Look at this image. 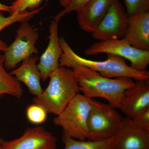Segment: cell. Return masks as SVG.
Instances as JSON below:
<instances>
[{"label":"cell","mask_w":149,"mask_h":149,"mask_svg":"<svg viewBox=\"0 0 149 149\" xmlns=\"http://www.w3.org/2000/svg\"><path fill=\"white\" fill-rule=\"evenodd\" d=\"M80 92L90 99L102 98L116 109H119L124 92L135 84L128 77L109 78L85 66L72 65Z\"/></svg>","instance_id":"obj_1"},{"label":"cell","mask_w":149,"mask_h":149,"mask_svg":"<svg viewBox=\"0 0 149 149\" xmlns=\"http://www.w3.org/2000/svg\"><path fill=\"white\" fill-rule=\"evenodd\" d=\"M62 53L59 62V66L70 68L74 65L85 66L109 78L128 77L136 80H149L148 70L140 71L126 64L125 59L118 56L107 54L104 61H96L84 58L77 55L68 45L64 37L59 38Z\"/></svg>","instance_id":"obj_2"},{"label":"cell","mask_w":149,"mask_h":149,"mask_svg":"<svg viewBox=\"0 0 149 149\" xmlns=\"http://www.w3.org/2000/svg\"><path fill=\"white\" fill-rule=\"evenodd\" d=\"M49 77L47 88L33 101L44 108L48 113L57 116L80 93V88L73 70L69 68L59 66Z\"/></svg>","instance_id":"obj_3"},{"label":"cell","mask_w":149,"mask_h":149,"mask_svg":"<svg viewBox=\"0 0 149 149\" xmlns=\"http://www.w3.org/2000/svg\"><path fill=\"white\" fill-rule=\"evenodd\" d=\"M93 99L80 93L54 118V124L61 127L63 135L80 141L88 139V123Z\"/></svg>","instance_id":"obj_4"},{"label":"cell","mask_w":149,"mask_h":149,"mask_svg":"<svg viewBox=\"0 0 149 149\" xmlns=\"http://www.w3.org/2000/svg\"><path fill=\"white\" fill-rule=\"evenodd\" d=\"M122 119L111 105L93 100L88 117L87 139L99 141L112 138L120 128Z\"/></svg>","instance_id":"obj_5"},{"label":"cell","mask_w":149,"mask_h":149,"mask_svg":"<svg viewBox=\"0 0 149 149\" xmlns=\"http://www.w3.org/2000/svg\"><path fill=\"white\" fill-rule=\"evenodd\" d=\"M101 54L114 55L128 60L130 66L138 71L147 70L149 64V51L136 49L124 38L99 41L92 44L85 52V55L88 56Z\"/></svg>","instance_id":"obj_6"},{"label":"cell","mask_w":149,"mask_h":149,"mask_svg":"<svg viewBox=\"0 0 149 149\" xmlns=\"http://www.w3.org/2000/svg\"><path fill=\"white\" fill-rule=\"evenodd\" d=\"M39 33L28 22L21 23L14 40L4 51V65L8 71L29 57L38 54L36 47Z\"/></svg>","instance_id":"obj_7"},{"label":"cell","mask_w":149,"mask_h":149,"mask_svg":"<svg viewBox=\"0 0 149 149\" xmlns=\"http://www.w3.org/2000/svg\"><path fill=\"white\" fill-rule=\"evenodd\" d=\"M128 22V17L122 5L118 0H114L92 36L98 41L123 38Z\"/></svg>","instance_id":"obj_8"},{"label":"cell","mask_w":149,"mask_h":149,"mask_svg":"<svg viewBox=\"0 0 149 149\" xmlns=\"http://www.w3.org/2000/svg\"><path fill=\"white\" fill-rule=\"evenodd\" d=\"M56 138L42 126L28 127L20 137L4 141V149H56Z\"/></svg>","instance_id":"obj_9"},{"label":"cell","mask_w":149,"mask_h":149,"mask_svg":"<svg viewBox=\"0 0 149 149\" xmlns=\"http://www.w3.org/2000/svg\"><path fill=\"white\" fill-rule=\"evenodd\" d=\"M119 109L127 118L133 119L149 110V80L136 81L126 90Z\"/></svg>","instance_id":"obj_10"},{"label":"cell","mask_w":149,"mask_h":149,"mask_svg":"<svg viewBox=\"0 0 149 149\" xmlns=\"http://www.w3.org/2000/svg\"><path fill=\"white\" fill-rule=\"evenodd\" d=\"M113 140L114 149H149V132L138 128L128 118H123Z\"/></svg>","instance_id":"obj_11"},{"label":"cell","mask_w":149,"mask_h":149,"mask_svg":"<svg viewBox=\"0 0 149 149\" xmlns=\"http://www.w3.org/2000/svg\"><path fill=\"white\" fill-rule=\"evenodd\" d=\"M58 22L54 19L51 21L49 44L37 64L43 81H45L59 67V62L62 51L58 37Z\"/></svg>","instance_id":"obj_12"},{"label":"cell","mask_w":149,"mask_h":149,"mask_svg":"<svg viewBox=\"0 0 149 149\" xmlns=\"http://www.w3.org/2000/svg\"><path fill=\"white\" fill-rule=\"evenodd\" d=\"M123 38L136 49L149 51V12L128 17Z\"/></svg>","instance_id":"obj_13"},{"label":"cell","mask_w":149,"mask_h":149,"mask_svg":"<svg viewBox=\"0 0 149 149\" xmlns=\"http://www.w3.org/2000/svg\"><path fill=\"white\" fill-rule=\"evenodd\" d=\"M114 0H91L76 12L78 24L86 32L93 33Z\"/></svg>","instance_id":"obj_14"},{"label":"cell","mask_w":149,"mask_h":149,"mask_svg":"<svg viewBox=\"0 0 149 149\" xmlns=\"http://www.w3.org/2000/svg\"><path fill=\"white\" fill-rule=\"evenodd\" d=\"M39 58L32 55L22 61L20 66L10 72L19 82L24 83L32 95L37 97L44 90L41 84V77L37 63Z\"/></svg>","instance_id":"obj_15"},{"label":"cell","mask_w":149,"mask_h":149,"mask_svg":"<svg viewBox=\"0 0 149 149\" xmlns=\"http://www.w3.org/2000/svg\"><path fill=\"white\" fill-rule=\"evenodd\" d=\"M4 62V55L0 52V98L4 95L21 98L23 95L21 83L8 72Z\"/></svg>","instance_id":"obj_16"},{"label":"cell","mask_w":149,"mask_h":149,"mask_svg":"<svg viewBox=\"0 0 149 149\" xmlns=\"http://www.w3.org/2000/svg\"><path fill=\"white\" fill-rule=\"evenodd\" d=\"M63 149H114L113 137L103 141H80L63 135Z\"/></svg>","instance_id":"obj_17"},{"label":"cell","mask_w":149,"mask_h":149,"mask_svg":"<svg viewBox=\"0 0 149 149\" xmlns=\"http://www.w3.org/2000/svg\"><path fill=\"white\" fill-rule=\"evenodd\" d=\"M44 8L45 6L34 10L15 12L10 15L8 17L4 16L2 12L0 11V32L6 27L14 23L29 21ZM7 47L6 44L0 38V52H3Z\"/></svg>","instance_id":"obj_18"},{"label":"cell","mask_w":149,"mask_h":149,"mask_svg":"<svg viewBox=\"0 0 149 149\" xmlns=\"http://www.w3.org/2000/svg\"><path fill=\"white\" fill-rule=\"evenodd\" d=\"M44 0H15L10 7V15L15 12H22L29 10L32 11L40 8ZM61 4L65 8L70 0H59Z\"/></svg>","instance_id":"obj_19"},{"label":"cell","mask_w":149,"mask_h":149,"mask_svg":"<svg viewBox=\"0 0 149 149\" xmlns=\"http://www.w3.org/2000/svg\"><path fill=\"white\" fill-rule=\"evenodd\" d=\"M47 112L41 106L35 104L28 106L26 111L28 120L32 124L39 125L46 121Z\"/></svg>","instance_id":"obj_20"},{"label":"cell","mask_w":149,"mask_h":149,"mask_svg":"<svg viewBox=\"0 0 149 149\" xmlns=\"http://www.w3.org/2000/svg\"><path fill=\"white\" fill-rule=\"evenodd\" d=\"M128 17L149 12V0H123Z\"/></svg>","instance_id":"obj_21"},{"label":"cell","mask_w":149,"mask_h":149,"mask_svg":"<svg viewBox=\"0 0 149 149\" xmlns=\"http://www.w3.org/2000/svg\"><path fill=\"white\" fill-rule=\"evenodd\" d=\"M90 1L91 0H70L68 5L64 8V9L57 14L54 17V19L59 21L60 19L67 14L73 11H77Z\"/></svg>","instance_id":"obj_22"},{"label":"cell","mask_w":149,"mask_h":149,"mask_svg":"<svg viewBox=\"0 0 149 149\" xmlns=\"http://www.w3.org/2000/svg\"><path fill=\"white\" fill-rule=\"evenodd\" d=\"M131 120L138 128L149 132V110L137 116Z\"/></svg>","instance_id":"obj_23"},{"label":"cell","mask_w":149,"mask_h":149,"mask_svg":"<svg viewBox=\"0 0 149 149\" xmlns=\"http://www.w3.org/2000/svg\"><path fill=\"white\" fill-rule=\"evenodd\" d=\"M0 11L7 12L10 13V6L3 4L0 2Z\"/></svg>","instance_id":"obj_24"},{"label":"cell","mask_w":149,"mask_h":149,"mask_svg":"<svg viewBox=\"0 0 149 149\" xmlns=\"http://www.w3.org/2000/svg\"><path fill=\"white\" fill-rule=\"evenodd\" d=\"M4 140H3L1 138H0V149H4L3 146V143L4 142Z\"/></svg>","instance_id":"obj_25"},{"label":"cell","mask_w":149,"mask_h":149,"mask_svg":"<svg viewBox=\"0 0 149 149\" xmlns=\"http://www.w3.org/2000/svg\"><path fill=\"white\" fill-rule=\"evenodd\" d=\"M0 1H1V0H0ZM3 1H15V0H3Z\"/></svg>","instance_id":"obj_26"}]
</instances>
